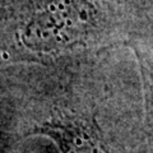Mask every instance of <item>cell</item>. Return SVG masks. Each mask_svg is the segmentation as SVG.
<instances>
[{
  "instance_id": "1",
  "label": "cell",
  "mask_w": 153,
  "mask_h": 153,
  "mask_svg": "<svg viewBox=\"0 0 153 153\" xmlns=\"http://www.w3.org/2000/svg\"><path fill=\"white\" fill-rule=\"evenodd\" d=\"M54 139L61 153H110L94 120L73 115H59L35 129Z\"/></svg>"
},
{
  "instance_id": "2",
  "label": "cell",
  "mask_w": 153,
  "mask_h": 153,
  "mask_svg": "<svg viewBox=\"0 0 153 153\" xmlns=\"http://www.w3.org/2000/svg\"><path fill=\"white\" fill-rule=\"evenodd\" d=\"M128 45L137 56L143 82L146 124L153 139V21L139 19L129 33Z\"/></svg>"
}]
</instances>
